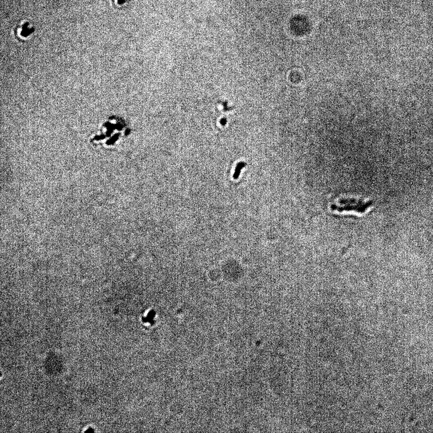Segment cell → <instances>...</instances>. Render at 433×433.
I'll return each instance as SVG.
<instances>
[{
    "label": "cell",
    "mask_w": 433,
    "mask_h": 433,
    "mask_svg": "<svg viewBox=\"0 0 433 433\" xmlns=\"http://www.w3.org/2000/svg\"><path fill=\"white\" fill-rule=\"evenodd\" d=\"M374 204L372 200L361 197L339 196L328 204L330 212L335 215L364 216L371 211Z\"/></svg>",
    "instance_id": "cell-2"
},
{
    "label": "cell",
    "mask_w": 433,
    "mask_h": 433,
    "mask_svg": "<svg viewBox=\"0 0 433 433\" xmlns=\"http://www.w3.org/2000/svg\"><path fill=\"white\" fill-rule=\"evenodd\" d=\"M130 129L126 121L118 116H112L105 120L96 134L90 138L91 144L96 147L110 148L128 136Z\"/></svg>",
    "instance_id": "cell-1"
},
{
    "label": "cell",
    "mask_w": 433,
    "mask_h": 433,
    "mask_svg": "<svg viewBox=\"0 0 433 433\" xmlns=\"http://www.w3.org/2000/svg\"><path fill=\"white\" fill-rule=\"evenodd\" d=\"M33 32L34 29L29 27L28 23H25L22 25L21 30L20 29V31L18 32V36L21 39H27L33 33Z\"/></svg>",
    "instance_id": "cell-3"
}]
</instances>
